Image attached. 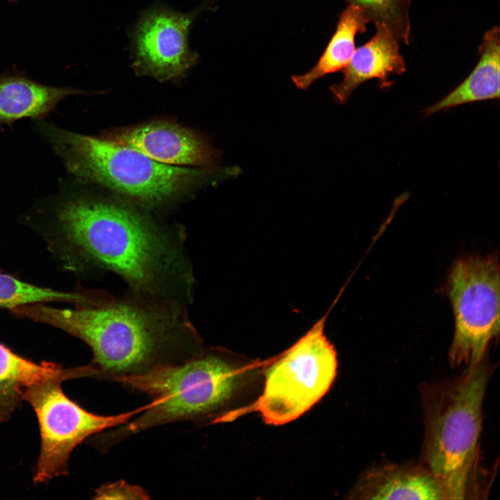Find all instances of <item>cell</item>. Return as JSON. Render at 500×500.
<instances>
[{"instance_id": "1", "label": "cell", "mask_w": 500, "mask_h": 500, "mask_svg": "<svg viewBox=\"0 0 500 500\" xmlns=\"http://www.w3.org/2000/svg\"><path fill=\"white\" fill-rule=\"evenodd\" d=\"M51 205L49 238L66 268L110 271L133 294L184 307L192 302L183 231L128 204L65 190Z\"/></svg>"}, {"instance_id": "2", "label": "cell", "mask_w": 500, "mask_h": 500, "mask_svg": "<svg viewBox=\"0 0 500 500\" xmlns=\"http://www.w3.org/2000/svg\"><path fill=\"white\" fill-rule=\"evenodd\" d=\"M15 315L60 328L93 353L92 378L116 381L178 364L201 353L202 342L186 307L128 292L95 290L90 304L60 309L38 303L10 309Z\"/></svg>"}, {"instance_id": "3", "label": "cell", "mask_w": 500, "mask_h": 500, "mask_svg": "<svg viewBox=\"0 0 500 500\" xmlns=\"http://www.w3.org/2000/svg\"><path fill=\"white\" fill-rule=\"evenodd\" d=\"M490 375L483 359L424 394L422 465L440 483L447 499L476 494L483 403Z\"/></svg>"}, {"instance_id": "4", "label": "cell", "mask_w": 500, "mask_h": 500, "mask_svg": "<svg viewBox=\"0 0 500 500\" xmlns=\"http://www.w3.org/2000/svg\"><path fill=\"white\" fill-rule=\"evenodd\" d=\"M37 127L76 178L105 187L144 207L166 204L210 174V168L160 163L101 137L71 132L43 120H39Z\"/></svg>"}, {"instance_id": "5", "label": "cell", "mask_w": 500, "mask_h": 500, "mask_svg": "<svg viewBox=\"0 0 500 500\" xmlns=\"http://www.w3.org/2000/svg\"><path fill=\"white\" fill-rule=\"evenodd\" d=\"M115 382L147 394L151 401L138 417L94 438L92 443L100 451L155 426L208 418L231 397L238 372L219 355L202 351L178 364Z\"/></svg>"}, {"instance_id": "6", "label": "cell", "mask_w": 500, "mask_h": 500, "mask_svg": "<svg viewBox=\"0 0 500 500\" xmlns=\"http://www.w3.org/2000/svg\"><path fill=\"white\" fill-rule=\"evenodd\" d=\"M87 376L85 366L66 368L62 373L26 387L23 401L33 408L40 426V451L35 466L33 481L47 483L68 474L73 450L86 438L122 425L140 413L147 405L116 415L90 412L63 392L62 382Z\"/></svg>"}, {"instance_id": "7", "label": "cell", "mask_w": 500, "mask_h": 500, "mask_svg": "<svg viewBox=\"0 0 500 500\" xmlns=\"http://www.w3.org/2000/svg\"><path fill=\"white\" fill-rule=\"evenodd\" d=\"M337 367V353L324 335L322 319L267 369L255 410L267 424L295 420L329 390Z\"/></svg>"}, {"instance_id": "8", "label": "cell", "mask_w": 500, "mask_h": 500, "mask_svg": "<svg viewBox=\"0 0 500 500\" xmlns=\"http://www.w3.org/2000/svg\"><path fill=\"white\" fill-rule=\"evenodd\" d=\"M455 317L449 349L453 366L470 368L484 359L499 333V266L494 256H467L456 260L448 277Z\"/></svg>"}, {"instance_id": "9", "label": "cell", "mask_w": 500, "mask_h": 500, "mask_svg": "<svg viewBox=\"0 0 500 500\" xmlns=\"http://www.w3.org/2000/svg\"><path fill=\"white\" fill-rule=\"evenodd\" d=\"M201 8L183 13L165 6L144 12L132 31V67L138 76L160 82L181 78L199 56L188 44L191 24Z\"/></svg>"}, {"instance_id": "10", "label": "cell", "mask_w": 500, "mask_h": 500, "mask_svg": "<svg viewBox=\"0 0 500 500\" xmlns=\"http://www.w3.org/2000/svg\"><path fill=\"white\" fill-rule=\"evenodd\" d=\"M101 138L165 165L211 168L217 162L216 151L205 138L168 122L154 121L118 128Z\"/></svg>"}, {"instance_id": "11", "label": "cell", "mask_w": 500, "mask_h": 500, "mask_svg": "<svg viewBox=\"0 0 500 500\" xmlns=\"http://www.w3.org/2000/svg\"><path fill=\"white\" fill-rule=\"evenodd\" d=\"M374 36L356 49L349 63L343 69L339 83L330 87L334 100L346 103L353 92L365 81L376 78L383 88L392 84L389 78L406 70L405 60L399 51V41L383 24L375 25Z\"/></svg>"}, {"instance_id": "12", "label": "cell", "mask_w": 500, "mask_h": 500, "mask_svg": "<svg viewBox=\"0 0 500 500\" xmlns=\"http://www.w3.org/2000/svg\"><path fill=\"white\" fill-rule=\"evenodd\" d=\"M351 495L362 499H447L440 483L422 464H383L369 468Z\"/></svg>"}, {"instance_id": "13", "label": "cell", "mask_w": 500, "mask_h": 500, "mask_svg": "<svg viewBox=\"0 0 500 500\" xmlns=\"http://www.w3.org/2000/svg\"><path fill=\"white\" fill-rule=\"evenodd\" d=\"M85 93L71 88L52 87L22 76H0V124L22 118L43 120L67 96Z\"/></svg>"}, {"instance_id": "14", "label": "cell", "mask_w": 500, "mask_h": 500, "mask_svg": "<svg viewBox=\"0 0 500 500\" xmlns=\"http://www.w3.org/2000/svg\"><path fill=\"white\" fill-rule=\"evenodd\" d=\"M479 59L469 75L446 97L425 110L426 115L466 103L499 98V28L494 26L483 35Z\"/></svg>"}, {"instance_id": "15", "label": "cell", "mask_w": 500, "mask_h": 500, "mask_svg": "<svg viewBox=\"0 0 500 500\" xmlns=\"http://www.w3.org/2000/svg\"><path fill=\"white\" fill-rule=\"evenodd\" d=\"M369 23L368 17L360 8L348 5L340 14L336 30L317 64L308 72L292 77L296 87L307 90L320 78L344 69L356 49V35L364 33Z\"/></svg>"}, {"instance_id": "16", "label": "cell", "mask_w": 500, "mask_h": 500, "mask_svg": "<svg viewBox=\"0 0 500 500\" xmlns=\"http://www.w3.org/2000/svg\"><path fill=\"white\" fill-rule=\"evenodd\" d=\"M62 365L26 359L0 343V423L10 419L23 401L24 389L65 372Z\"/></svg>"}, {"instance_id": "17", "label": "cell", "mask_w": 500, "mask_h": 500, "mask_svg": "<svg viewBox=\"0 0 500 500\" xmlns=\"http://www.w3.org/2000/svg\"><path fill=\"white\" fill-rule=\"evenodd\" d=\"M90 290L65 292L42 288L22 281L10 275L0 274V308L10 310L22 306L60 302L74 306L85 305Z\"/></svg>"}, {"instance_id": "18", "label": "cell", "mask_w": 500, "mask_h": 500, "mask_svg": "<svg viewBox=\"0 0 500 500\" xmlns=\"http://www.w3.org/2000/svg\"><path fill=\"white\" fill-rule=\"evenodd\" d=\"M360 8L370 23L386 26L397 39L409 44L411 38V0H344Z\"/></svg>"}, {"instance_id": "19", "label": "cell", "mask_w": 500, "mask_h": 500, "mask_svg": "<svg viewBox=\"0 0 500 500\" xmlns=\"http://www.w3.org/2000/svg\"><path fill=\"white\" fill-rule=\"evenodd\" d=\"M150 497L142 488L124 481L104 485L95 491V499H148Z\"/></svg>"}]
</instances>
